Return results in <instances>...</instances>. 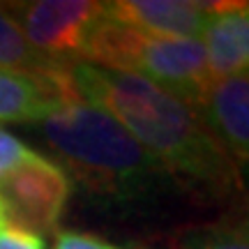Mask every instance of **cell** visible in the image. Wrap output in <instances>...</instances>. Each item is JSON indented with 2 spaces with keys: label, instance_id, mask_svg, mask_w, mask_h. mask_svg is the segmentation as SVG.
<instances>
[{
  "label": "cell",
  "instance_id": "9",
  "mask_svg": "<svg viewBox=\"0 0 249 249\" xmlns=\"http://www.w3.org/2000/svg\"><path fill=\"white\" fill-rule=\"evenodd\" d=\"M198 113L238 166L249 161V71L214 81Z\"/></svg>",
  "mask_w": 249,
  "mask_h": 249
},
{
  "label": "cell",
  "instance_id": "6",
  "mask_svg": "<svg viewBox=\"0 0 249 249\" xmlns=\"http://www.w3.org/2000/svg\"><path fill=\"white\" fill-rule=\"evenodd\" d=\"M70 67L49 71L0 67V123H39L79 102Z\"/></svg>",
  "mask_w": 249,
  "mask_h": 249
},
{
  "label": "cell",
  "instance_id": "11",
  "mask_svg": "<svg viewBox=\"0 0 249 249\" xmlns=\"http://www.w3.org/2000/svg\"><path fill=\"white\" fill-rule=\"evenodd\" d=\"M180 249H249V222L240 214L189 231Z\"/></svg>",
  "mask_w": 249,
  "mask_h": 249
},
{
  "label": "cell",
  "instance_id": "15",
  "mask_svg": "<svg viewBox=\"0 0 249 249\" xmlns=\"http://www.w3.org/2000/svg\"><path fill=\"white\" fill-rule=\"evenodd\" d=\"M240 217H242V219H247V222H249V201H247V210H245V213H242Z\"/></svg>",
  "mask_w": 249,
  "mask_h": 249
},
{
  "label": "cell",
  "instance_id": "8",
  "mask_svg": "<svg viewBox=\"0 0 249 249\" xmlns=\"http://www.w3.org/2000/svg\"><path fill=\"white\" fill-rule=\"evenodd\" d=\"M201 42L208 67L217 81L249 71V2H213V14Z\"/></svg>",
  "mask_w": 249,
  "mask_h": 249
},
{
  "label": "cell",
  "instance_id": "12",
  "mask_svg": "<svg viewBox=\"0 0 249 249\" xmlns=\"http://www.w3.org/2000/svg\"><path fill=\"white\" fill-rule=\"evenodd\" d=\"M33 152V148H28L23 141H18L14 134H9L7 129L0 127V178H5L9 171L18 166Z\"/></svg>",
  "mask_w": 249,
  "mask_h": 249
},
{
  "label": "cell",
  "instance_id": "5",
  "mask_svg": "<svg viewBox=\"0 0 249 249\" xmlns=\"http://www.w3.org/2000/svg\"><path fill=\"white\" fill-rule=\"evenodd\" d=\"M30 46L62 65H76L83 58L107 2L97 0H28L2 2Z\"/></svg>",
  "mask_w": 249,
  "mask_h": 249
},
{
  "label": "cell",
  "instance_id": "4",
  "mask_svg": "<svg viewBox=\"0 0 249 249\" xmlns=\"http://www.w3.org/2000/svg\"><path fill=\"white\" fill-rule=\"evenodd\" d=\"M70 176L58 161L30 152L0 178V217L18 231L53 233L70 201Z\"/></svg>",
  "mask_w": 249,
  "mask_h": 249
},
{
  "label": "cell",
  "instance_id": "1",
  "mask_svg": "<svg viewBox=\"0 0 249 249\" xmlns=\"http://www.w3.org/2000/svg\"><path fill=\"white\" fill-rule=\"evenodd\" d=\"M81 99L107 111L182 187L210 201L242 192V173L203 116L148 81L86 62L70 67Z\"/></svg>",
  "mask_w": 249,
  "mask_h": 249
},
{
  "label": "cell",
  "instance_id": "7",
  "mask_svg": "<svg viewBox=\"0 0 249 249\" xmlns=\"http://www.w3.org/2000/svg\"><path fill=\"white\" fill-rule=\"evenodd\" d=\"M213 14V2L198 0H113L107 17L120 26L164 37L201 39Z\"/></svg>",
  "mask_w": 249,
  "mask_h": 249
},
{
  "label": "cell",
  "instance_id": "10",
  "mask_svg": "<svg viewBox=\"0 0 249 249\" xmlns=\"http://www.w3.org/2000/svg\"><path fill=\"white\" fill-rule=\"evenodd\" d=\"M0 67L23 71H49L65 67V65L35 51L23 37L18 23L0 2Z\"/></svg>",
  "mask_w": 249,
  "mask_h": 249
},
{
  "label": "cell",
  "instance_id": "3",
  "mask_svg": "<svg viewBox=\"0 0 249 249\" xmlns=\"http://www.w3.org/2000/svg\"><path fill=\"white\" fill-rule=\"evenodd\" d=\"M81 62L139 76L196 111L217 81L208 67L201 39L141 33L111 21L107 9L90 35Z\"/></svg>",
  "mask_w": 249,
  "mask_h": 249
},
{
  "label": "cell",
  "instance_id": "13",
  "mask_svg": "<svg viewBox=\"0 0 249 249\" xmlns=\"http://www.w3.org/2000/svg\"><path fill=\"white\" fill-rule=\"evenodd\" d=\"M53 249H124L113 242L104 240L92 233H79V231H60L55 235Z\"/></svg>",
  "mask_w": 249,
  "mask_h": 249
},
{
  "label": "cell",
  "instance_id": "14",
  "mask_svg": "<svg viewBox=\"0 0 249 249\" xmlns=\"http://www.w3.org/2000/svg\"><path fill=\"white\" fill-rule=\"evenodd\" d=\"M0 249H46L39 235L18 231L9 224H0Z\"/></svg>",
  "mask_w": 249,
  "mask_h": 249
},
{
  "label": "cell",
  "instance_id": "2",
  "mask_svg": "<svg viewBox=\"0 0 249 249\" xmlns=\"http://www.w3.org/2000/svg\"><path fill=\"white\" fill-rule=\"evenodd\" d=\"M37 127L74 180L104 201H139L166 176L116 118L86 99L55 111Z\"/></svg>",
  "mask_w": 249,
  "mask_h": 249
}]
</instances>
